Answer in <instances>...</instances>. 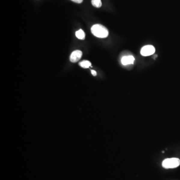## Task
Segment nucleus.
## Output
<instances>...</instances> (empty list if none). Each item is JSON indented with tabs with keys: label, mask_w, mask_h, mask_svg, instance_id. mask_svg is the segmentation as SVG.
<instances>
[{
	"label": "nucleus",
	"mask_w": 180,
	"mask_h": 180,
	"mask_svg": "<svg viewBox=\"0 0 180 180\" xmlns=\"http://www.w3.org/2000/svg\"><path fill=\"white\" fill-rule=\"evenodd\" d=\"M91 32L94 36L99 38H105L109 35L107 29L100 24H96L91 28Z\"/></svg>",
	"instance_id": "obj_1"
},
{
	"label": "nucleus",
	"mask_w": 180,
	"mask_h": 180,
	"mask_svg": "<svg viewBox=\"0 0 180 180\" xmlns=\"http://www.w3.org/2000/svg\"><path fill=\"white\" fill-rule=\"evenodd\" d=\"M180 165V160L178 158L166 159L163 161L162 166L165 169L176 168Z\"/></svg>",
	"instance_id": "obj_2"
},
{
	"label": "nucleus",
	"mask_w": 180,
	"mask_h": 180,
	"mask_svg": "<svg viewBox=\"0 0 180 180\" xmlns=\"http://www.w3.org/2000/svg\"><path fill=\"white\" fill-rule=\"evenodd\" d=\"M155 48L152 45H147L143 47L141 50V54L143 56H149L155 53Z\"/></svg>",
	"instance_id": "obj_3"
},
{
	"label": "nucleus",
	"mask_w": 180,
	"mask_h": 180,
	"mask_svg": "<svg viewBox=\"0 0 180 180\" xmlns=\"http://www.w3.org/2000/svg\"><path fill=\"white\" fill-rule=\"evenodd\" d=\"M82 51L80 50H76L73 52L70 56V61L72 63H76L79 61L82 57Z\"/></svg>",
	"instance_id": "obj_4"
},
{
	"label": "nucleus",
	"mask_w": 180,
	"mask_h": 180,
	"mask_svg": "<svg viewBox=\"0 0 180 180\" xmlns=\"http://www.w3.org/2000/svg\"><path fill=\"white\" fill-rule=\"evenodd\" d=\"M134 61H135V58L132 55L124 56L121 59L122 64L124 66L133 64Z\"/></svg>",
	"instance_id": "obj_5"
},
{
	"label": "nucleus",
	"mask_w": 180,
	"mask_h": 180,
	"mask_svg": "<svg viewBox=\"0 0 180 180\" xmlns=\"http://www.w3.org/2000/svg\"><path fill=\"white\" fill-rule=\"evenodd\" d=\"M76 36L77 38L80 40H84L85 38V34L82 29L78 30L76 32Z\"/></svg>",
	"instance_id": "obj_6"
},
{
	"label": "nucleus",
	"mask_w": 180,
	"mask_h": 180,
	"mask_svg": "<svg viewBox=\"0 0 180 180\" xmlns=\"http://www.w3.org/2000/svg\"><path fill=\"white\" fill-rule=\"evenodd\" d=\"M79 65L83 68H89L91 66V63L90 61L84 60V61L80 63Z\"/></svg>",
	"instance_id": "obj_7"
},
{
	"label": "nucleus",
	"mask_w": 180,
	"mask_h": 180,
	"mask_svg": "<svg viewBox=\"0 0 180 180\" xmlns=\"http://www.w3.org/2000/svg\"><path fill=\"white\" fill-rule=\"evenodd\" d=\"M92 4L95 7L99 8L102 5L101 0H92Z\"/></svg>",
	"instance_id": "obj_8"
},
{
	"label": "nucleus",
	"mask_w": 180,
	"mask_h": 180,
	"mask_svg": "<svg viewBox=\"0 0 180 180\" xmlns=\"http://www.w3.org/2000/svg\"><path fill=\"white\" fill-rule=\"evenodd\" d=\"M73 2H74L75 3H78V4H80V3H82L83 0H71Z\"/></svg>",
	"instance_id": "obj_9"
},
{
	"label": "nucleus",
	"mask_w": 180,
	"mask_h": 180,
	"mask_svg": "<svg viewBox=\"0 0 180 180\" xmlns=\"http://www.w3.org/2000/svg\"><path fill=\"white\" fill-rule=\"evenodd\" d=\"M91 73L94 76H96L97 75V72L95 70H91Z\"/></svg>",
	"instance_id": "obj_10"
}]
</instances>
